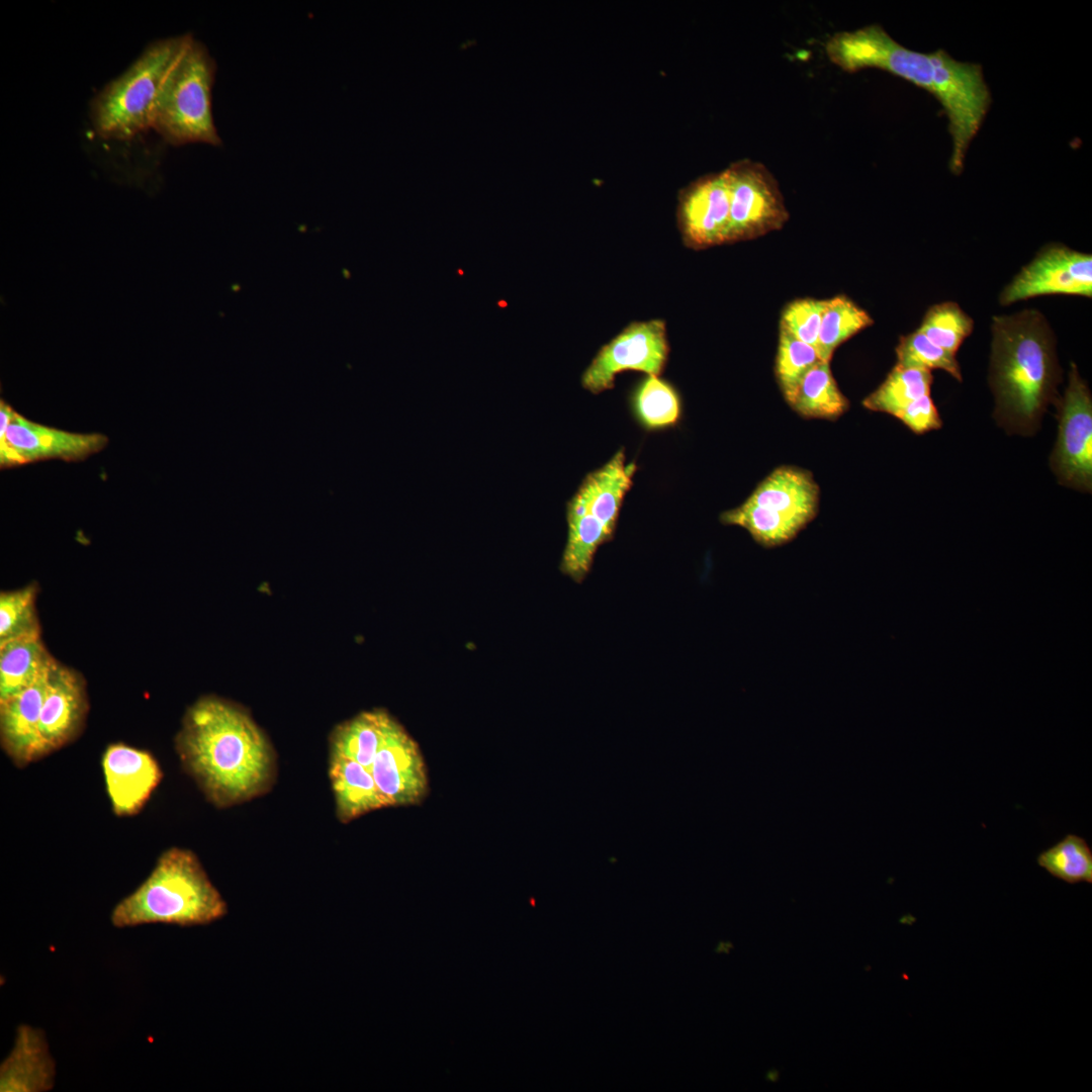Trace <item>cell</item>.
Masks as SVG:
<instances>
[{"instance_id":"cell-20","label":"cell","mask_w":1092,"mask_h":1092,"mask_svg":"<svg viewBox=\"0 0 1092 1092\" xmlns=\"http://www.w3.org/2000/svg\"><path fill=\"white\" fill-rule=\"evenodd\" d=\"M330 778L337 815L343 822L388 806L372 774L353 759L331 753Z\"/></svg>"},{"instance_id":"cell-5","label":"cell","mask_w":1092,"mask_h":1092,"mask_svg":"<svg viewBox=\"0 0 1092 1092\" xmlns=\"http://www.w3.org/2000/svg\"><path fill=\"white\" fill-rule=\"evenodd\" d=\"M636 465L626 463L623 449L589 472L566 504L568 534L560 570L579 583L588 574L595 554L613 539L623 499L632 486Z\"/></svg>"},{"instance_id":"cell-11","label":"cell","mask_w":1092,"mask_h":1092,"mask_svg":"<svg viewBox=\"0 0 1092 1092\" xmlns=\"http://www.w3.org/2000/svg\"><path fill=\"white\" fill-rule=\"evenodd\" d=\"M1067 294L1091 297L1092 256L1062 244L1043 247L1034 259L1005 286L1001 305L1041 295Z\"/></svg>"},{"instance_id":"cell-22","label":"cell","mask_w":1092,"mask_h":1092,"mask_svg":"<svg viewBox=\"0 0 1092 1092\" xmlns=\"http://www.w3.org/2000/svg\"><path fill=\"white\" fill-rule=\"evenodd\" d=\"M391 715L382 710L363 712L339 725L331 738V753L362 764L372 774V764Z\"/></svg>"},{"instance_id":"cell-36","label":"cell","mask_w":1092,"mask_h":1092,"mask_svg":"<svg viewBox=\"0 0 1092 1092\" xmlns=\"http://www.w3.org/2000/svg\"><path fill=\"white\" fill-rule=\"evenodd\" d=\"M733 948V944L730 941H720L715 948L716 953H729Z\"/></svg>"},{"instance_id":"cell-7","label":"cell","mask_w":1092,"mask_h":1092,"mask_svg":"<svg viewBox=\"0 0 1092 1092\" xmlns=\"http://www.w3.org/2000/svg\"><path fill=\"white\" fill-rule=\"evenodd\" d=\"M191 33L149 44L120 76L91 103V120L104 139L128 140L151 127L152 110L170 70L192 38Z\"/></svg>"},{"instance_id":"cell-1","label":"cell","mask_w":1092,"mask_h":1092,"mask_svg":"<svg viewBox=\"0 0 1092 1092\" xmlns=\"http://www.w3.org/2000/svg\"><path fill=\"white\" fill-rule=\"evenodd\" d=\"M825 53L845 72L880 69L935 97L948 119L950 170L954 174L962 171L968 148L991 104L980 65L958 61L943 50L921 53L907 49L876 23L834 33L825 43Z\"/></svg>"},{"instance_id":"cell-27","label":"cell","mask_w":1092,"mask_h":1092,"mask_svg":"<svg viewBox=\"0 0 1092 1092\" xmlns=\"http://www.w3.org/2000/svg\"><path fill=\"white\" fill-rule=\"evenodd\" d=\"M1037 864L1068 884H1092V848L1082 836L1067 834L1036 857Z\"/></svg>"},{"instance_id":"cell-33","label":"cell","mask_w":1092,"mask_h":1092,"mask_svg":"<svg viewBox=\"0 0 1092 1092\" xmlns=\"http://www.w3.org/2000/svg\"><path fill=\"white\" fill-rule=\"evenodd\" d=\"M827 299H796L783 310L780 326L797 339L817 347L818 335Z\"/></svg>"},{"instance_id":"cell-4","label":"cell","mask_w":1092,"mask_h":1092,"mask_svg":"<svg viewBox=\"0 0 1092 1092\" xmlns=\"http://www.w3.org/2000/svg\"><path fill=\"white\" fill-rule=\"evenodd\" d=\"M228 905L196 854L170 847L158 857L147 879L110 913L114 927L172 924L207 925L223 918Z\"/></svg>"},{"instance_id":"cell-25","label":"cell","mask_w":1092,"mask_h":1092,"mask_svg":"<svg viewBox=\"0 0 1092 1092\" xmlns=\"http://www.w3.org/2000/svg\"><path fill=\"white\" fill-rule=\"evenodd\" d=\"M720 521L745 529L756 543L766 548L789 543L805 528L788 516L747 499L739 507L723 512Z\"/></svg>"},{"instance_id":"cell-15","label":"cell","mask_w":1092,"mask_h":1092,"mask_svg":"<svg viewBox=\"0 0 1092 1092\" xmlns=\"http://www.w3.org/2000/svg\"><path fill=\"white\" fill-rule=\"evenodd\" d=\"M88 709L84 678L56 660L49 671L40 713V758L66 746L80 735Z\"/></svg>"},{"instance_id":"cell-32","label":"cell","mask_w":1092,"mask_h":1092,"mask_svg":"<svg viewBox=\"0 0 1092 1092\" xmlns=\"http://www.w3.org/2000/svg\"><path fill=\"white\" fill-rule=\"evenodd\" d=\"M897 364L903 367L940 369L962 381V372L956 355L931 342L916 330L899 339L896 347Z\"/></svg>"},{"instance_id":"cell-3","label":"cell","mask_w":1092,"mask_h":1092,"mask_svg":"<svg viewBox=\"0 0 1092 1092\" xmlns=\"http://www.w3.org/2000/svg\"><path fill=\"white\" fill-rule=\"evenodd\" d=\"M989 382L994 418L1009 434L1033 435L1050 404L1060 399L1062 370L1045 317L1025 309L993 317Z\"/></svg>"},{"instance_id":"cell-28","label":"cell","mask_w":1092,"mask_h":1092,"mask_svg":"<svg viewBox=\"0 0 1092 1092\" xmlns=\"http://www.w3.org/2000/svg\"><path fill=\"white\" fill-rule=\"evenodd\" d=\"M632 402L637 418L648 429L672 426L680 415L677 392L655 375H648L638 384Z\"/></svg>"},{"instance_id":"cell-2","label":"cell","mask_w":1092,"mask_h":1092,"mask_svg":"<svg viewBox=\"0 0 1092 1092\" xmlns=\"http://www.w3.org/2000/svg\"><path fill=\"white\" fill-rule=\"evenodd\" d=\"M184 769L219 808L265 793L275 775L273 749L240 706L204 697L185 713L175 738Z\"/></svg>"},{"instance_id":"cell-14","label":"cell","mask_w":1092,"mask_h":1092,"mask_svg":"<svg viewBox=\"0 0 1092 1092\" xmlns=\"http://www.w3.org/2000/svg\"><path fill=\"white\" fill-rule=\"evenodd\" d=\"M372 776L388 806L414 805L427 795V769L420 748L393 717L375 755Z\"/></svg>"},{"instance_id":"cell-18","label":"cell","mask_w":1092,"mask_h":1092,"mask_svg":"<svg viewBox=\"0 0 1092 1092\" xmlns=\"http://www.w3.org/2000/svg\"><path fill=\"white\" fill-rule=\"evenodd\" d=\"M56 1074L46 1032L18 1025L12 1049L0 1065V1092H48L55 1086Z\"/></svg>"},{"instance_id":"cell-8","label":"cell","mask_w":1092,"mask_h":1092,"mask_svg":"<svg viewBox=\"0 0 1092 1092\" xmlns=\"http://www.w3.org/2000/svg\"><path fill=\"white\" fill-rule=\"evenodd\" d=\"M730 213L727 244L781 230L789 212L778 181L760 162L741 159L726 169Z\"/></svg>"},{"instance_id":"cell-16","label":"cell","mask_w":1092,"mask_h":1092,"mask_svg":"<svg viewBox=\"0 0 1092 1092\" xmlns=\"http://www.w3.org/2000/svg\"><path fill=\"white\" fill-rule=\"evenodd\" d=\"M101 764L111 809L117 816L138 814L163 777L152 753L122 743L108 745Z\"/></svg>"},{"instance_id":"cell-34","label":"cell","mask_w":1092,"mask_h":1092,"mask_svg":"<svg viewBox=\"0 0 1092 1092\" xmlns=\"http://www.w3.org/2000/svg\"><path fill=\"white\" fill-rule=\"evenodd\" d=\"M915 434H924L942 427V420L930 395H925L905 407L897 417Z\"/></svg>"},{"instance_id":"cell-30","label":"cell","mask_w":1092,"mask_h":1092,"mask_svg":"<svg viewBox=\"0 0 1092 1092\" xmlns=\"http://www.w3.org/2000/svg\"><path fill=\"white\" fill-rule=\"evenodd\" d=\"M917 330L937 346L956 355L972 334L974 321L958 303L944 301L927 309Z\"/></svg>"},{"instance_id":"cell-17","label":"cell","mask_w":1092,"mask_h":1092,"mask_svg":"<svg viewBox=\"0 0 1092 1092\" xmlns=\"http://www.w3.org/2000/svg\"><path fill=\"white\" fill-rule=\"evenodd\" d=\"M49 671L24 691L0 702L1 746L20 768L40 759L39 722Z\"/></svg>"},{"instance_id":"cell-10","label":"cell","mask_w":1092,"mask_h":1092,"mask_svg":"<svg viewBox=\"0 0 1092 1092\" xmlns=\"http://www.w3.org/2000/svg\"><path fill=\"white\" fill-rule=\"evenodd\" d=\"M668 352L664 321L633 322L599 350L582 373L581 385L597 394L611 389L616 375L625 370L659 376Z\"/></svg>"},{"instance_id":"cell-26","label":"cell","mask_w":1092,"mask_h":1092,"mask_svg":"<svg viewBox=\"0 0 1092 1092\" xmlns=\"http://www.w3.org/2000/svg\"><path fill=\"white\" fill-rule=\"evenodd\" d=\"M873 324L869 312L846 295L827 299L816 347L820 359L830 362L839 345Z\"/></svg>"},{"instance_id":"cell-19","label":"cell","mask_w":1092,"mask_h":1092,"mask_svg":"<svg viewBox=\"0 0 1092 1092\" xmlns=\"http://www.w3.org/2000/svg\"><path fill=\"white\" fill-rule=\"evenodd\" d=\"M819 494V486L810 471L780 466L756 486L747 500L777 511L806 527L817 516Z\"/></svg>"},{"instance_id":"cell-13","label":"cell","mask_w":1092,"mask_h":1092,"mask_svg":"<svg viewBox=\"0 0 1092 1092\" xmlns=\"http://www.w3.org/2000/svg\"><path fill=\"white\" fill-rule=\"evenodd\" d=\"M729 185L725 169L691 182L678 195L676 219L684 244L707 249L728 242Z\"/></svg>"},{"instance_id":"cell-24","label":"cell","mask_w":1092,"mask_h":1092,"mask_svg":"<svg viewBox=\"0 0 1092 1092\" xmlns=\"http://www.w3.org/2000/svg\"><path fill=\"white\" fill-rule=\"evenodd\" d=\"M931 371L896 364L884 382L862 401L868 410L897 418L913 401L930 395Z\"/></svg>"},{"instance_id":"cell-9","label":"cell","mask_w":1092,"mask_h":1092,"mask_svg":"<svg viewBox=\"0 0 1092 1092\" xmlns=\"http://www.w3.org/2000/svg\"><path fill=\"white\" fill-rule=\"evenodd\" d=\"M1059 430L1050 465L1059 483L1076 490L1092 489V395L1075 363L1068 386L1057 402Z\"/></svg>"},{"instance_id":"cell-31","label":"cell","mask_w":1092,"mask_h":1092,"mask_svg":"<svg viewBox=\"0 0 1092 1092\" xmlns=\"http://www.w3.org/2000/svg\"><path fill=\"white\" fill-rule=\"evenodd\" d=\"M34 583L0 595V644L25 636L40 635Z\"/></svg>"},{"instance_id":"cell-21","label":"cell","mask_w":1092,"mask_h":1092,"mask_svg":"<svg viewBox=\"0 0 1092 1092\" xmlns=\"http://www.w3.org/2000/svg\"><path fill=\"white\" fill-rule=\"evenodd\" d=\"M55 661L40 635L0 644V702L33 685Z\"/></svg>"},{"instance_id":"cell-35","label":"cell","mask_w":1092,"mask_h":1092,"mask_svg":"<svg viewBox=\"0 0 1092 1092\" xmlns=\"http://www.w3.org/2000/svg\"><path fill=\"white\" fill-rule=\"evenodd\" d=\"M15 411L4 400L0 401V438L4 436L12 418L15 415Z\"/></svg>"},{"instance_id":"cell-29","label":"cell","mask_w":1092,"mask_h":1092,"mask_svg":"<svg viewBox=\"0 0 1092 1092\" xmlns=\"http://www.w3.org/2000/svg\"><path fill=\"white\" fill-rule=\"evenodd\" d=\"M820 361L822 360L813 346L797 339L780 326L776 377L788 403L793 399L805 375Z\"/></svg>"},{"instance_id":"cell-12","label":"cell","mask_w":1092,"mask_h":1092,"mask_svg":"<svg viewBox=\"0 0 1092 1092\" xmlns=\"http://www.w3.org/2000/svg\"><path fill=\"white\" fill-rule=\"evenodd\" d=\"M105 435L72 433L47 427L15 413L0 438V466L10 468L40 460L79 461L102 450Z\"/></svg>"},{"instance_id":"cell-37","label":"cell","mask_w":1092,"mask_h":1092,"mask_svg":"<svg viewBox=\"0 0 1092 1092\" xmlns=\"http://www.w3.org/2000/svg\"><path fill=\"white\" fill-rule=\"evenodd\" d=\"M780 1073L777 1069L768 1070L765 1074V1079L770 1082H777L779 1080Z\"/></svg>"},{"instance_id":"cell-23","label":"cell","mask_w":1092,"mask_h":1092,"mask_svg":"<svg viewBox=\"0 0 1092 1092\" xmlns=\"http://www.w3.org/2000/svg\"><path fill=\"white\" fill-rule=\"evenodd\" d=\"M792 408L804 418L835 420L849 406L832 375L829 362H818L802 379L793 399Z\"/></svg>"},{"instance_id":"cell-6","label":"cell","mask_w":1092,"mask_h":1092,"mask_svg":"<svg viewBox=\"0 0 1092 1092\" xmlns=\"http://www.w3.org/2000/svg\"><path fill=\"white\" fill-rule=\"evenodd\" d=\"M215 72L207 48L192 36L164 80L152 110L151 127L168 144L221 145L211 106Z\"/></svg>"}]
</instances>
